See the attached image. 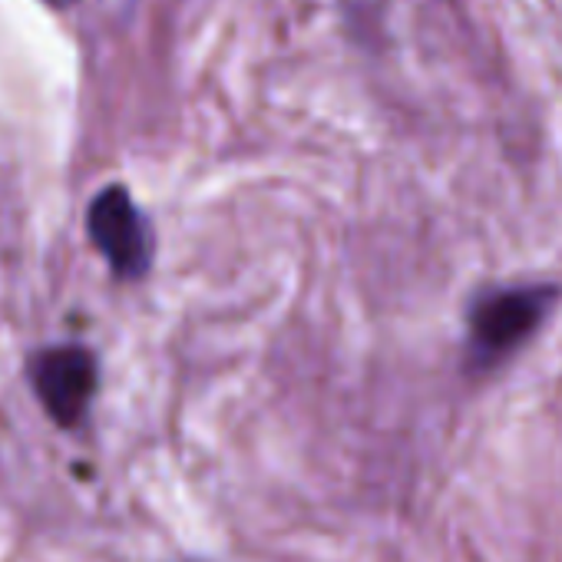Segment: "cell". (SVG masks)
<instances>
[{"mask_svg":"<svg viewBox=\"0 0 562 562\" xmlns=\"http://www.w3.org/2000/svg\"><path fill=\"white\" fill-rule=\"evenodd\" d=\"M31 381L47 407V414L74 427L87 417V407L97 391V361L87 348L67 345V348H50L41 351L31 364Z\"/></svg>","mask_w":562,"mask_h":562,"instance_id":"cell-3","label":"cell"},{"mask_svg":"<svg viewBox=\"0 0 562 562\" xmlns=\"http://www.w3.org/2000/svg\"><path fill=\"white\" fill-rule=\"evenodd\" d=\"M559 289L552 285H516L483 295L470 308V358L473 368H496L519 345H526L546 322Z\"/></svg>","mask_w":562,"mask_h":562,"instance_id":"cell-1","label":"cell"},{"mask_svg":"<svg viewBox=\"0 0 562 562\" xmlns=\"http://www.w3.org/2000/svg\"><path fill=\"white\" fill-rule=\"evenodd\" d=\"M90 238L120 278H139L149 268L153 241L143 212L123 186L103 189L90 205Z\"/></svg>","mask_w":562,"mask_h":562,"instance_id":"cell-2","label":"cell"},{"mask_svg":"<svg viewBox=\"0 0 562 562\" xmlns=\"http://www.w3.org/2000/svg\"><path fill=\"white\" fill-rule=\"evenodd\" d=\"M47 4H54V8H70V4H77V0H47Z\"/></svg>","mask_w":562,"mask_h":562,"instance_id":"cell-4","label":"cell"}]
</instances>
